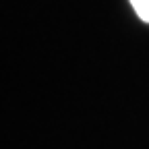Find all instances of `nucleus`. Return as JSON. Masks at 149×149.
I'll return each mask as SVG.
<instances>
[{
  "instance_id": "f257e3e1",
  "label": "nucleus",
  "mask_w": 149,
  "mask_h": 149,
  "mask_svg": "<svg viewBox=\"0 0 149 149\" xmlns=\"http://www.w3.org/2000/svg\"><path fill=\"white\" fill-rule=\"evenodd\" d=\"M130 4H133L135 13L141 17V21L149 23V0H130Z\"/></svg>"
}]
</instances>
